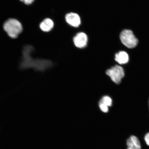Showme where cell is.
I'll return each instance as SVG.
<instances>
[{
    "label": "cell",
    "instance_id": "4",
    "mask_svg": "<svg viewBox=\"0 0 149 149\" xmlns=\"http://www.w3.org/2000/svg\"><path fill=\"white\" fill-rule=\"evenodd\" d=\"M73 40L74 44L76 47L83 48L87 45L88 37L85 33L80 32L77 33L74 37Z\"/></svg>",
    "mask_w": 149,
    "mask_h": 149
},
{
    "label": "cell",
    "instance_id": "12",
    "mask_svg": "<svg viewBox=\"0 0 149 149\" xmlns=\"http://www.w3.org/2000/svg\"><path fill=\"white\" fill-rule=\"evenodd\" d=\"M144 139L146 144L149 146V133L146 134L145 135Z\"/></svg>",
    "mask_w": 149,
    "mask_h": 149
},
{
    "label": "cell",
    "instance_id": "7",
    "mask_svg": "<svg viewBox=\"0 0 149 149\" xmlns=\"http://www.w3.org/2000/svg\"><path fill=\"white\" fill-rule=\"evenodd\" d=\"M115 59L119 64H126L129 61V56L125 52L120 51L115 54Z\"/></svg>",
    "mask_w": 149,
    "mask_h": 149
},
{
    "label": "cell",
    "instance_id": "10",
    "mask_svg": "<svg viewBox=\"0 0 149 149\" xmlns=\"http://www.w3.org/2000/svg\"><path fill=\"white\" fill-rule=\"evenodd\" d=\"M99 107L101 111L104 113H107L109 111V107L100 102Z\"/></svg>",
    "mask_w": 149,
    "mask_h": 149
},
{
    "label": "cell",
    "instance_id": "8",
    "mask_svg": "<svg viewBox=\"0 0 149 149\" xmlns=\"http://www.w3.org/2000/svg\"><path fill=\"white\" fill-rule=\"evenodd\" d=\"M54 26V22L50 18H46L41 23L40 27L44 32H49L53 29Z\"/></svg>",
    "mask_w": 149,
    "mask_h": 149
},
{
    "label": "cell",
    "instance_id": "3",
    "mask_svg": "<svg viewBox=\"0 0 149 149\" xmlns=\"http://www.w3.org/2000/svg\"><path fill=\"white\" fill-rule=\"evenodd\" d=\"M106 73L110 77L113 82L117 85L121 83L122 79L125 76L123 68L118 65H115L111 68L107 70Z\"/></svg>",
    "mask_w": 149,
    "mask_h": 149
},
{
    "label": "cell",
    "instance_id": "5",
    "mask_svg": "<svg viewBox=\"0 0 149 149\" xmlns=\"http://www.w3.org/2000/svg\"><path fill=\"white\" fill-rule=\"evenodd\" d=\"M65 19L67 23L74 27H78L81 24V20L77 14L74 13H70L66 15Z\"/></svg>",
    "mask_w": 149,
    "mask_h": 149
},
{
    "label": "cell",
    "instance_id": "1",
    "mask_svg": "<svg viewBox=\"0 0 149 149\" xmlns=\"http://www.w3.org/2000/svg\"><path fill=\"white\" fill-rule=\"evenodd\" d=\"M3 29L8 36L12 38H17L23 31L21 23L15 19L10 18L5 22Z\"/></svg>",
    "mask_w": 149,
    "mask_h": 149
},
{
    "label": "cell",
    "instance_id": "11",
    "mask_svg": "<svg viewBox=\"0 0 149 149\" xmlns=\"http://www.w3.org/2000/svg\"><path fill=\"white\" fill-rule=\"evenodd\" d=\"M20 1L23 2L26 5H29L31 4L35 0H20Z\"/></svg>",
    "mask_w": 149,
    "mask_h": 149
},
{
    "label": "cell",
    "instance_id": "9",
    "mask_svg": "<svg viewBox=\"0 0 149 149\" xmlns=\"http://www.w3.org/2000/svg\"><path fill=\"white\" fill-rule=\"evenodd\" d=\"M100 102L105 104L108 107H111L112 105L113 101L111 98L108 96H104L102 98Z\"/></svg>",
    "mask_w": 149,
    "mask_h": 149
},
{
    "label": "cell",
    "instance_id": "6",
    "mask_svg": "<svg viewBox=\"0 0 149 149\" xmlns=\"http://www.w3.org/2000/svg\"><path fill=\"white\" fill-rule=\"evenodd\" d=\"M127 149H141L140 142L136 136L132 135L127 141Z\"/></svg>",
    "mask_w": 149,
    "mask_h": 149
},
{
    "label": "cell",
    "instance_id": "2",
    "mask_svg": "<svg viewBox=\"0 0 149 149\" xmlns=\"http://www.w3.org/2000/svg\"><path fill=\"white\" fill-rule=\"evenodd\" d=\"M120 38L123 44L130 49L135 47L138 44V40L130 30L125 29L122 31L120 35Z\"/></svg>",
    "mask_w": 149,
    "mask_h": 149
}]
</instances>
